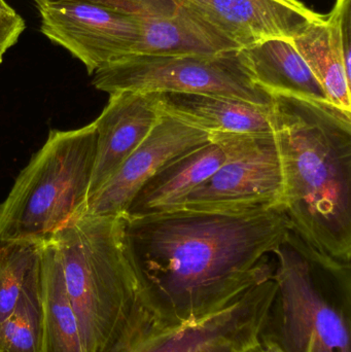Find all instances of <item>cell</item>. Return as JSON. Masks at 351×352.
<instances>
[{"mask_svg":"<svg viewBox=\"0 0 351 352\" xmlns=\"http://www.w3.org/2000/svg\"><path fill=\"white\" fill-rule=\"evenodd\" d=\"M140 39L132 55L212 56L241 49L181 6L172 16L140 20Z\"/></svg>","mask_w":351,"mask_h":352,"instance_id":"cell-15","label":"cell"},{"mask_svg":"<svg viewBox=\"0 0 351 352\" xmlns=\"http://www.w3.org/2000/svg\"><path fill=\"white\" fill-rule=\"evenodd\" d=\"M247 67L262 88L328 102L323 87L290 39L271 38L241 49Z\"/></svg>","mask_w":351,"mask_h":352,"instance_id":"cell-16","label":"cell"},{"mask_svg":"<svg viewBox=\"0 0 351 352\" xmlns=\"http://www.w3.org/2000/svg\"><path fill=\"white\" fill-rule=\"evenodd\" d=\"M161 113L206 133H274L271 107L191 93H158Z\"/></svg>","mask_w":351,"mask_h":352,"instance_id":"cell-13","label":"cell"},{"mask_svg":"<svg viewBox=\"0 0 351 352\" xmlns=\"http://www.w3.org/2000/svg\"><path fill=\"white\" fill-rule=\"evenodd\" d=\"M37 10L41 32L80 60L90 76L132 55L141 34L138 19L90 2H59Z\"/></svg>","mask_w":351,"mask_h":352,"instance_id":"cell-9","label":"cell"},{"mask_svg":"<svg viewBox=\"0 0 351 352\" xmlns=\"http://www.w3.org/2000/svg\"><path fill=\"white\" fill-rule=\"evenodd\" d=\"M260 345H261L263 352H284L273 339L269 338V337L263 334H262L261 340H260Z\"/></svg>","mask_w":351,"mask_h":352,"instance_id":"cell-23","label":"cell"},{"mask_svg":"<svg viewBox=\"0 0 351 352\" xmlns=\"http://www.w3.org/2000/svg\"><path fill=\"white\" fill-rule=\"evenodd\" d=\"M245 352H263V351H262V347L259 342L257 345H255V346L251 347V349H249V351Z\"/></svg>","mask_w":351,"mask_h":352,"instance_id":"cell-24","label":"cell"},{"mask_svg":"<svg viewBox=\"0 0 351 352\" xmlns=\"http://www.w3.org/2000/svg\"><path fill=\"white\" fill-rule=\"evenodd\" d=\"M241 49L271 38L294 39L326 16L299 0H173Z\"/></svg>","mask_w":351,"mask_h":352,"instance_id":"cell-11","label":"cell"},{"mask_svg":"<svg viewBox=\"0 0 351 352\" xmlns=\"http://www.w3.org/2000/svg\"><path fill=\"white\" fill-rule=\"evenodd\" d=\"M226 160L181 207L253 209L282 205L284 169L275 133H212Z\"/></svg>","mask_w":351,"mask_h":352,"instance_id":"cell-7","label":"cell"},{"mask_svg":"<svg viewBox=\"0 0 351 352\" xmlns=\"http://www.w3.org/2000/svg\"><path fill=\"white\" fill-rule=\"evenodd\" d=\"M273 254L278 293L263 335L284 352H351V276L319 278L288 239Z\"/></svg>","mask_w":351,"mask_h":352,"instance_id":"cell-5","label":"cell"},{"mask_svg":"<svg viewBox=\"0 0 351 352\" xmlns=\"http://www.w3.org/2000/svg\"><path fill=\"white\" fill-rule=\"evenodd\" d=\"M52 241L84 352H130L163 328L126 252L122 217L84 213Z\"/></svg>","mask_w":351,"mask_h":352,"instance_id":"cell-3","label":"cell"},{"mask_svg":"<svg viewBox=\"0 0 351 352\" xmlns=\"http://www.w3.org/2000/svg\"><path fill=\"white\" fill-rule=\"evenodd\" d=\"M12 8L4 0H0V10H12Z\"/></svg>","mask_w":351,"mask_h":352,"instance_id":"cell-25","label":"cell"},{"mask_svg":"<svg viewBox=\"0 0 351 352\" xmlns=\"http://www.w3.org/2000/svg\"><path fill=\"white\" fill-rule=\"evenodd\" d=\"M96 148L93 123L49 132L0 203V243H45L84 214Z\"/></svg>","mask_w":351,"mask_h":352,"instance_id":"cell-4","label":"cell"},{"mask_svg":"<svg viewBox=\"0 0 351 352\" xmlns=\"http://www.w3.org/2000/svg\"><path fill=\"white\" fill-rule=\"evenodd\" d=\"M41 266L30 275L12 314L0 324V352H41Z\"/></svg>","mask_w":351,"mask_h":352,"instance_id":"cell-19","label":"cell"},{"mask_svg":"<svg viewBox=\"0 0 351 352\" xmlns=\"http://www.w3.org/2000/svg\"><path fill=\"white\" fill-rule=\"evenodd\" d=\"M225 160L222 146L212 142L181 155L144 184L124 215L140 217L179 208Z\"/></svg>","mask_w":351,"mask_h":352,"instance_id":"cell-14","label":"cell"},{"mask_svg":"<svg viewBox=\"0 0 351 352\" xmlns=\"http://www.w3.org/2000/svg\"><path fill=\"white\" fill-rule=\"evenodd\" d=\"M271 109L288 240L319 268L350 276L351 113L286 94H272Z\"/></svg>","mask_w":351,"mask_h":352,"instance_id":"cell-2","label":"cell"},{"mask_svg":"<svg viewBox=\"0 0 351 352\" xmlns=\"http://www.w3.org/2000/svg\"><path fill=\"white\" fill-rule=\"evenodd\" d=\"M276 293L272 276L203 318L155 331L130 352L249 351L261 340Z\"/></svg>","mask_w":351,"mask_h":352,"instance_id":"cell-8","label":"cell"},{"mask_svg":"<svg viewBox=\"0 0 351 352\" xmlns=\"http://www.w3.org/2000/svg\"><path fill=\"white\" fill-rule=\"evenodd\" d=\"M123 239L163 328L203 318L274 274L290 234L284 206L179 207L122 215Z\"/></svg>","mask_w":351,"mask_h":352,"instance_id":"cell-1","label":"cell"},{"mask_svg":"<svg viewBox=\"0 0 351 352\" xmlns=\"http://www.w3.org/2000/svg\"><path fill=\"white\" fill-rule=\"evenodd\" d=\"M102 92L191 93L271 107L272 94L257 84L240 50L212 56L129 55L93 74Z\"/></svg>","mask_w":351,"mask_h":352,"instance_id":"cell-6","label":"cell"},{"mask_svg":"<svg viewBox=\"0 0 351 352\" xmlns=\"http://www.w3.org/2000/svg\"><path fill=\"white\" fill-rule=\"evenodd\" d=\"M341 2L340 14V34L343 49L344 66L346 74L351 80V14L350 0H339Z\"/></svg>","mask_w":351,"mask_h":352,"instance_id":"cell-22","label":"cell"},{"mask_svg":"<svg viewBox=\"0 0 351 352\" xmlns=\"http://www.w3.org/2000/svg\"><path fill=\"white\" fill-rule=\"evenodd\" d=\"M43 342L41 352H84L78 320L66 291L63 268L55 244L41 250Z\"/></svg>","mask_w":351,"mask_h":352,"instance_id":"cell-18","label":"cell"},{"mask_svg":"<svg viewBox=\"0 0 351 352\" xmlns=\"http://www.w3.org/2000/svg\"><path fill=\"white\" fill-rule=\"evenodd\" d=\"M160 117L158 93L120 91L109 94V103L93 122L97 148L90 198L148 138Z\"/></svg>","mask_w":351,"mask_h":352,"instance_id":"cell-12","label":"cell"},{"mask_svg":"<svg viewBox=\"0 0 351 352\" xmlns=\"http://www.w3.org/2000/svg\"><path fill=\"white\" fill-rule=\"evenodd\" d=\"M26 28L24 19L14 10H0V64L6 52L18 43Z\"/></svg>","mask_w":351,"mask_h":352,"instance_id":"cell-21","label":"cell"},{"mask_svg":"<svg viewBox=\"0 0 351 352\" xmlns=\"http://www.w3.org/2000/svg\"><path fill=\"white\" fill-rule=\"evenodd\" d=\"M43 243H0V324L12 314L30 275L41 266Z\"/></svg>","mask_w":351,"mask_h":352,"instance_id":"cell-20","label":"cell"},{"mask_svg":"<svg viewBox=\"0 0 351 352\" xmlns=\"http://www.w3.org/2000/svg\"><path fill=\"white\" fill-rule=\"evenodd\" d=\"M210 142V135L161 113L148 138L89 199L87 214L122 217L144 184L177 157Z\"/></svg>","mask_w":351,"mask_h":352,"instance_id":"cell-10","label":"cell"},{"mask_svg":"<svg viewBox=\"0 0 351 352\" xmlns=\"http://www.w3.org/2000/svg\"><path fill=\"white\" fill-rule=\"evenodd\" d=\"M341 2L292 39L296 49L325 91L328 102L351 113L350 82L344 66L340 34Z\"/></svg>","mask_w":351,"mask_h":352,"instance_id":"cell-17","label":"cell"}]
</instances>
